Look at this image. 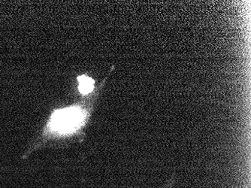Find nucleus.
Masks as SVG:
<instances>
[{
    "instance_id": "1",
    "label": "nucleus",
    "mask_w": 251,
    "mask_h": 188,
    "mask_svg": "<svg viewBox=\"0 0 251 188\" xmlns=\"http://www.w3.org/2000/svg\"><path fill=\"white\" fill-rule=\"evenodd\" d=\"M87 118V111L79 105L59 108L52 112L45 132L53 136H70L84 127Z\"/></svg>"
},
{
    "instance_id": "2",
    "label": "nucleus",
    "mask_w": 251,
    "mask_h": 188,
    "mask_svg": "<svg viewBox=\"0 0 251 188\" xmlns=\"http://www.w3.org/2000/svg\"><path fill=\"white\" fill-rule=\"evenodd\" d=\"M77 81L79 92L82 93L83 95H87L94 90L95 81L91 78L86 76H78Z\"/></svg>"
}]
</instances>
